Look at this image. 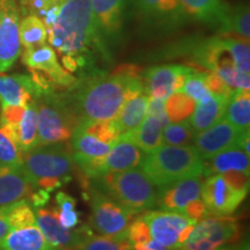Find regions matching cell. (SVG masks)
<instances>
[{
    "instance_id": "obj_3",
    "label": "cell",
    "mask_w": 250,
    "mask_h": 250,
    "mask_svg": "<svg viewBox=\"0 0 250 250\" xmlns=\"http://www.w3.org/2000/svg\"><path fill=\"white\" fill-rule=\"evenodd\" d=\"M21 171L34 188L51 192L71 181L73 152L66 143L42 146L23 153Z\"/></svg>"
},
{
    "instance_id": "obj_51",
    "label": "cell",
    "mask_w": 250,
    "mask_h": 250,
    "mask_svg": "<svg viewBox=\"0 0 250 250\" xmlns=\"http://www.w3.org/2000/svg\"><path fill=\"white\" fill-rule=\"evenodd\" d=\"M30 199H31V203H33L34 206L40 208V206L45 205L46 203L49 202L50 192L45 191V190H43V189H39L36 192H33Z\"/></svg>"
},
{
    "instance_id": "obj_35",
    "label": "cell",
    "mask_w": 250,
    "mask_h": 250,
    "mask_svg": "<svg viewBox=\"0 0 250 250\" xmlns=\"http://www.w3.org/2000/svg\"><path fill=\"white\" fill-rule=\"evenodd\" d=\"M86 132L93 134L94 137L103 143L112 144L121 136L120 130L115 120L109 121H81L77 125Z\"/></svg>"
},
{
    "instance_id": "obj_11",
    "label": "cell",
    "mask_w": 250,
    "mask_h": 250,
    "mask_svg": "<svg viewBox=\"0 0 250 250\" xmlns=\"http://www.w3.org/2000/svg\"><path fill=\"white\" fill-rule=\"evenodd\" d=\"M250 136L249 131H240L223 117L202 132L196 133L193 144L203 160H208L218 153L240 146Z\"/></svg>"
},
{
    "instance_id": "obj_13",
    "label": "cell",
    "mask_w": 250,
    "mask_h": 250,
    "mask_svg": "<svg viewBox=\"0 0 250 250\" xmlns=\"http://www.w3.org/2000/svg\"><path fill=\"white\" fill-rule=\"evenodd\" d=\"M192 71L183 65H161L146 72L145 88L152 98L165 100L173 93L181 92L184 80Z\"/></svg>"
},
{
    "instance_id": "obj_28",
    "label": "cell",
    "mask_w": 250,
    "mask_h": 250,
    "mask_svg": "<svg viewBox=\"0 0 250 250\" xmlns=\"http://www.w3.org/2000/svg\"><path fill=\"white\" fill-rule=\"evenodd\" d=\"M165 126L164 122L158 117L146 115L140 126L131 134L143 152L151 153L162 145V130Z\"/></svg>"
},
{
    "instance_id": "obj_25",
    "label": "cell",
    "mask_w": 250,
    "mask_h": 250,
    "mask_svg": "<svg viewBox=\"0 0 250 250\" xmlns=\"http://www.w3.org/2000/svg\"><path fill=\"white\" fill-rule=\"evenodd\" d=\"M148 99V93L145 90L124 102L115 118L121 134L133 133L140 126L147 115Z\"/></svg>"
},
{
    "instance_id": "obj_43",
    "label": "cell",
    "mask_w": 250,
    "mask_h": 250,
    "mask_svg": "<svg viewBox=\"0 0 250 250\" xmlns=\"http://www.w3.org/2000/svg\"><path fill=\"white\" fill-rule=\"evenodd\" d=\"M205 83L212 95L229 98V95L234 90L233 88H230L221 78H219L217 74L213 73V72H212V73H206Z\"/></svg>"
},
{
    "instance_id": "obj_49",
    "label": "cell",
    "mask_w": 250,
    "mask_h": 250,
    "mask_svg": "<svg viewBox=\"0 0 250 250\" xmlns=\"http://www.w3.org/2000/svg\"><path fill=\"white\" fill-rule=\"evenodd\" d=\"M56 202L58 205V211H70V210H76L77 201L73 197L67 195L66 192H58L56 196Z\"/></svg>"
},
{
    "instance_id": "obj_40",
    "label": "cell",
    "mask_w": 250,
    "mask_h": 250,
    "mask_svg": "<svg viewBox=\"0 0 250 250\" xmlns=\"http://www.w3.org/2000/svg\"><path fill=\"white\" fill-rule=\"evenodd\" d=\"M228 46L232 54L235 67L243 73L249 74L250 72V50L249 44L245 41L228 39Z\"/></svg>"
},
{
    "instance_id": "obj_31",
    "label": "cell",
    "mask_w": 250,
    "mask_h": 250,
    "mask_svg": "<svg viewBox=\"0 0 250 250\" xmlns=\"http://www.w3.org/2000/svg\"><path fill=\"white\" fill-rule=\"evenodd\" d=\"M19 35L21 45H23L24 49H33L45 44L48 39L44 23L34 14L28 15L21 21L19 24Z\"/></svg>"
},
{
    "instance_id": "obj_34",
    "label": "cell",
    "mask_w": 250,
    "mask_h": 250,
    "mask_svg": "<svg viewBox=\"0 0 250 250\" xmlns=\"http://www.w3.org/2000/svg\"><path fill=\"white\" fill-rule=\"evenodd\" d=\"M196 132L189 120L167 124L162 130V145L187 146L193 143Z\"/></svg>"
},
{
    "instance_id": "obj_53",
    "label": "cell",
    "mask_w": 250,
    "mask_h": 250,
    "mask_svg": "<svg viewBox=\"0 0 250 250\" xmlns=\"http://www.w3.org/2000/svg\"><path fill=\"white\" fill-rule=\"evenodd\" d=\"M215 250H236V249L227 248V247H220V248H218V249H215Z\"/></svg>"
},
{
    "instance_id": "obj_32",
    "label": "cell",
    "mask_w": 250,
    "mask_h": 250,
    "mask_svg": "<svg viewBox=\"0 0 250 250\" xmlns=\"http://www.w3.org/2000/svg\"><path fill=\"white\" fill-rule=\"evenodd\" d=\"M195 100L182 92L173 93L165 100V109L171 123L186 121L195 110Z\"/></svg>"
},
{
    "instance_id": "obj_22",
    "label": "cell",
    "mask_w": 250,
    "mask_h": 250,
    "mask_svg": "<svg viewBox=\"0 0 250 250\" xmlns=\"http://www.w3.org/2000/svg\"><path fill=\"white\" fill-rule=\"evenodd\" d=\"M125 0H90V8L99 35L115 36L122 27Z\"/></svg>"
},
{
    "instance_id": "obj_48",
    "label": "cell",
    "mask_w": 250,
    "mask_h": 250,
    "mask_svg": "<svg viewBox=\"0 0 250 250\" xmlns=\"http://www.w3.org/2000/svg\"><path fill=\"white\" fill-rule=\"evenodd\" d=\"M57 211V218L59 224L62 227L66 228V229H73L79 225V213L76 210H70V211Z\"/></svg>"
},
{
    "instance_id": "obj_4",
    "label": "cell",
    "mask_w": 250,
    "mask_h": 250,
    "mask_svg": "<svg viewBox=\"0 0 250 250\" xmlns=\"http://www.w3.org/2000/svg\"><path fill=\"white\" fill-rule=\"evenodd\" d=\"M93 182L94 189L136 214L156 205L158 190L143 169L132 168L123 171H107L93 179Z\"/></svg>"
},
{
    "instance_id": "obj_26",
    "label": "cell",
    "mask_w": 250,
    "mask_h": 250,
    "mask_svg": "<svg viewBox=\"0 0 250 250\" xmlns=\"http://www.w3.org/2000/svg\"><path fill=\"white\" fill-rule=\"evenodd\" d=\"M227 99L225 96L212 95L208 101L197 103L191 116L188 118L196 133L208 129L224 117Z\"/></svg>"
},
{
    "instance_id": "obj_7",
    "label": "cell",
    "mask_w": 250,
    "mask_h": 250,
    "mask_svg": "<svg viewBox=\"0 0 250 250\" xmlns=\"http://www.w3.org/2000/svg\"><path fill=\"white\" fill-rule=\"evenodd\" d=\"M241 235V225L232 215H208L198 221L187 241L176 250H215Z\"/></svg>"
},
{
    "instance_id": "obj_37",
    "label": "cell",
    "mask_w": 250,
    "mask_h": 250,
    "mask_svg": "<svg viewBox=\"0 0 250 250\" xmlns=\"http://www.w3.org/2000/svg\"><path fill=\"white\" fill-rule=\"evenodd\" d=\"M23 153L18 143L0 127V167H20Z\"/></svg>"
},
{
    "instance_id": "obj_29",
    "label": "cell",
    "mask_w": 250,
    "mask_h": 250,
    "mask_svg": "<svg viewBox=\"0 0 250 250\" xmlns=\"http://www.w3.org/2000/svg\"><path fill=\"white\" fill-rule=\"evenodd\" d=\"M71 139L73 153L85 156H92V158L107 156L111 147V144L101 142L93 134L86 132L79 126L74 129Z\"/></svg>"
},
{
    "instance_id": "obj_10",
    "label": "cell",
    "mask_w": 250,
    "mask_h": 250,
    "mask_svg": "<svg viewBox=\"0 0 250 250\" xmlns=\"http://www.w3.org/2000/svg\"><path fill=\"white\" fill-rule=\"evenodd\" d=\"M248 191L230 186L220 174L203 181L201 197L211 215H230L246 199Z\"/></svg>"
},
{
    "instance_id": "obj_41",
    "label": "cell",
    "mask_w": 250,
    "mask_h": 250,
    "mask_svg": "<svg viewBox=\"0 0 250 250\" xmlns=\"http://www.w3.org/2000/svg\"><path fill=\"white\" fill-rule=\"evenodd\" d=\"M219 78H221L230 88L233 89H250L249 74L239 71L235 66H227L219 68L214 72Z\"/></svg>"
},
{
    "instance_id": "obj_54",
    "label": "cell",
    "mask_w": 250,
    "mask_h": 250,
    "mask_svg": "<svg viewBox=\"0 0 250 250\" xmlns=\"http://www.w3.org/2000/svg\"><path fill=\"white\" fill-rule=\"evenodd\" d=\"M171 250H176V249H171Z\"/></svg>"
},
{
    "instance_id": "obj_39",
    "label": "cell",
    "mask_w": 250,
    "mask_h": 250,
    "mask_svg": "<svg viewBox=\"0 0 250 250\" xmlns=\"http://www.w3.org/2000/svg\"><path fill=\"white\" fill-rule=\"evenodd\" d=\"M235 33L243 40L249 41L250 36V12L247 5L237 6L228 12L227 33Z\"/></svg>"
},
{
    "instance_id": "obj_16",
    "label": "cell",
    "mask_w": 250,
    "mask_h": 250,
    "mask_svg": "<svg viewBox=\"0 0 250 250\" xmlns=\"http://www.w3.org/2000/svg\"><path fill=\"white\" fill-rule=\"evenodd\" d=\"M20 54L18 13L8 6L0 5V72L9 70Z\"/></svg>"
},
{
    "instance_id": "obj_33",
    "label": "cell",
    "mask_w": 250,
    "mask_h": 250,
    "mask_svg": "<svg viewBox=\"0 0 250 250\" xmlns=\"http://www.w3.org/2000/svg\"><path fill=\"white\" fill-rule=\"evenodd\" d=\"M70 250H133V248L126 236L90 235Z\"/></svg>"
},
{
    "instance_id": "obj_30",
    "label": "cell",
    "mask_w": 250,
    "mask_h": 250,
    "mask_svg": "<svg viewBox=\"0 0 250 250\" xmlns=\"http://www.w3.org/2000/svg\"><path fill=\"white\" fill-rule=\"evenodd\" d=\"M19 145L23 152L39 147L37 140V110L35 101L24 109L22 118L17 125Z\"/></svg>"
},
{
    "instance_id": "obj_24",
    "label": "cell",
    "mask_w": 250,
    "mask_h": 250,
    "mask_svg": "<svg viewBox=\"0 0 250 250\" xmlns=\"http://www.w3.org/2000/svg\"><path fill=\"white\" fill-rule=\"evenodd\" d=\"M0 250H56L45 240L37 225L11 229Z\"/></svg>"
},
{
    "instance_id": "obj_45",
    "label": "cell",
    "mask_w": 250,
    "mask_h": 250,
    "mask_svg": "<svg viewBox=\"0 0 250 250\" xmlns=\"http://www.w3.org/2000/svg\"><path fill=\"white\" fill-rule=\"evenodd\" d=\"M0 109H1L0 123L18 125L19 122L22 118L26 107H21V105H2V107H0Z\"/></svg>"
},
{
    "instance_id": "obj_18",
    "label": "cell",
    "mask_w": 250,
    "mask_h": 250,
    "mask_svg": "<svg viewBox=\"0 0 250 250\" xmlns=\"http://www.w3.org/2000/svg\"><path fill=\"white\" fill-rule=\"evenodd\" d=\"M144 158V152L133 140L132 134H121L111 144L110 151L105 156V169L107 171L132 169L142 165Z\"/></svg>"
},
{
    "instance_id": "obj_52",
    "label": "cell",
    "mask_w": 250,
    "mask_h": 250,
    "mask_svg": "<svg viewBox=\"0 0 250 250\" xmlns=\"http://www.w3.org/2000/svg\"><path fill=\"white\" fill-rule=\"evenodd\" d=\"M236 250H250V249H249V242L247 241V242H245V243H242V245L240 246L239 248H237Z\"/></svg>"
},
{
    "instance_id": "obj_8",
    "label": "cell",
    "mask_w": 250,
    "mask_h": 250,
    "mask_svg": "<svg viewBox=\"0 0 250 250\" xmlns=\"http://www.w3.org/2000/svg\"><path fill=\"white\" fill-rule=\"evenodd\" d=\"M89 189L92 197L90 226L101 235L126 236L136 213L94 188Z\"/></svg>"
},
{
    "instance_id": "obj_21",
    "label": "cell",
    "mask_w": 250,
    "mask_h": 250,
    "mask_svg": "<svg viewBox=\"0 0 250 250\" xmlns=\"http://www.w3.org/2000/svg\"><path fill=\"white\" fill-rule=\"evenodd\" d=\"M34 192L24 174L19 167H0V206H7L24 198H30Z\"/></svg>"
},
{
    "instance_id": "obj_19",
    "label": "cell",
    "mask_w": 250,
    "mask_h": 250,
    "mask_svg": "<svg viewBox=\"0 0 250 250\" xmlns=\"http://www.w3.org/2000/svg\"><path fill=\"white\" fill-rule=\"evenodd\" d=\"M37 90L29 76L14 74L7 76L0 72V107L21 105L27 107L36 96Z\"/></svg>"
},
{
    "instance_id": "obj_23",
    "label": "cell",
    "mask_w": 250,
    "mask_h": 250,
    "mask_svg": "<svg viewBox=\"0 0 250 250\" xmlns=\"http://www.w3.org/2000/svg\"><path fill=\"white\" fill-rule=\"evenodd\" d=\"M204 161L203 176L208 177L214 174H223L226 171L236 170L249 174L250 158L240 146L228 148Z\"/></svg>"
},
{
    "instance_id": "obj_44",
    "label": "cell",
    "mask_w": 250,
    "mask_h": 250,
    "mask_svg": "<svg viewBox=\"0 0 250 250\" xmlns=\"http://www.w3.org/2000/svg\"><path fill=\"white\" fill-rule=\"evenodd\" d=\"M180 213L186 215L187 218L191 219L195 223H198V221L203 220L204 218L208 217V210H206V206L204 204V202H203L202 197L201 198L190 202Z\"/></svg>"
},
{
    "instance_id": "obj_46",
    "label": "cell",
    "mask_w": 250,
    "mask_h": 250,
    "mask_svg": "<svg viewBox=\"0 0 250 250\" xmlns=\"http://www.w3.org/2000/svg\"><path fill=\"white\" fill-rule=\"evenodd\" d=\"M230 186L240 190H249V174L242 173V171L230 170L226 173L220 174Z\"/></svg>"
},
{
    "instance_id": "obj_20",
    "label": "cell",
    "mask_w": 250,
    "mask_h": 250,
    "mask_svg": "<svg viewBox=\"0 0 250 250\" xmlns=\"http://www.w3.org/2000/svg\"><path fill=\"white\" fill-rule=\"evenodd\" d=\"M188 15L227 33L229 9L221 0H179Z\"/></svg>"
},
{
    "instance_id": "obj_2",
    "label": "cell",
    "mask_w": 250,
    "mask_h": 250,
    "mask_svg": "<svg viewBox=\"0 0 250 250\" xmlns=\"http://www.w3.org/2000/svg\"><path fill=\"white\" fill-rule=\"evenodd\" d=\"M48 40L57 51L77 59L78 66L85 64L83 52L98 40L99 31L94 22L90 0H65L57 20L46 30Z\"/></svg>"
},
{
    "instance_id": "obj_38",
    "label": "cell",
    "mask_w": 250,
    "mask_h": 250,
    "mask_svg": "<svg viewBox=\"0 0 250 250\" xmlns=\"http://www.w3.org/2000/svg\"><path fill=\"white\" fill-rule=\"evenodd\" d=\"M8 220L12 229L36 225V215L26 199L8 205Z\"/></svg>"
},
{
    "instance_id": "obj_17",
    "label": "cell",
    "mask_w": 250,
    "mask_h": 250,
    "mask_svg": "<svg viewBox=\"0 0 250 250\" xmlns=\"http://www.w3.org/2000/svg\"><path fill=\"white\" fill-rule=\"evenodd\" d=\"M134 5L142 18L154 26L174 28L188 17L179 0H134Z\"/></svg>"
},
{
    "instance_id": "obj_27",
    "label": "cell",
    "mask_w": 250,
    "mask_h": 250,
    "mask_svg": "<svg viewBox=\"0 0 250 250\" xmlns=\"http://www.w3.org/2000/svg\"><path fill=\"white\" fill-rule=\"evenodd\" d=\"M224 117L240 131L250 127V93L245 89H234L227 99Z\"/></svg>"
},
{
    "instance_id": "obj_47",
    "label": "cell",
    "mask_w": 250,
    "mask_h": 250,
    "mask_svg": "<svg viewBox=\"0 0 250 250\" xmlns=\"http://www.w3.org/2000/svg\"><path fill=\"white\" fill-rule=\"evenodd\" d=\"M147 115H152V116L158 117L159 120L164 122L165 125L169 124V120H168L167 114H166L164 100H159L149 96L147 104Z\"/></svg>"
},
{
    "instance_id": "obj_1",
    "label": "cell",
    "mask_w": 250,
    "mask_h": 250,
    "mask_svg": "<svg viewBox=\"0 0 250 250\" xmlns=\"http://www.w3.org/2000/svg\"><path fill=\"white\" fill-rule=\"evenodd\" d=\"M139 67L122 65L109 76L95 77L68 100L81 121H109L117 117L132 90L145 86Z\"/></svg>"
},
{
    "instance_id": "obj_36",
    "label": "cell",
    "mask_w": 250,
    "mask_h": 250,
    "mask_svg": "<svg viewBox=\"0 0 250 250\" xmlns=\"http://www.w3.org/2000/svg\"><path fill=\"white\" fill-rule=\"evenodd\" d=\"M205 77V72H199L192 68V71L188 74L186 80H184L181 92L187 94L188 96L195 100L197 103L208 101L212 98V94L206 87Z\"/></svg>"
},
{
    "instance_id": "obj_14",
    "label": "cell",
    "mask_w": 250,
    "mask_h": 250,
    "mask_svg": "<svg viewBox=\"0 0 250 250\" xmlns=\"http://www.w3.org/2000/svg\"><path fill=\"white\" fill-rule=\"evenodd\" d=\"M203 181V175H198L159 187L156 206L166 211L181 212L190 202L201 198Z\"/></svg>"
},
{
    "instance_id": "obj_15",
    "label": "cell",
    "mask_w": 250,
    "mask_h": 250,
    "mask_svg": "<svg viewBox=\"0 0 250 250\" xmlns=\"http://www.w3.org/2000/svg\"><path fill=\"white\" fill-rule=\"evenodd\" d=\"M22 62L29 70H35L45 74L52 83L57 85L71 87L77 81L74 77H72L65 68L61 66L55 50L46 44L26 49L22 55Z\"/></svg>"
},
{
    "instance_id": "obj_5",
    "label": "cell",
    "mask_w": 250,
    "mask_h": 250,
    "mask_svg": "<svg viewBox=\"0 0 250 250\" xmlns=\"http://www.w3.org/2000/svg\"><path fill=\"white\" fill-rule=\"evenodd\" d=\"M142 169L156 187L203 175L204 161L195 146L161 145L144 158Z\"/></svg>"
},
{
    "instance_id": "obj_9",
    "label": "cell",
    "mask_w": 250,
    "mask_h": 250,
    "mask_svg": "<svg viewBox=\"0 0 250 250\" xmlns=\"http://www.w3.org/2000/svg\"><path fill=\"white\" fill-rule=\"evenodd\" d=\"M143 217L152 239L169 249H179L197 224L177 211H149Z\"/></svg>"
},
{
    "instance_id": "obj_50",
    "label": "cell",
    "mask_w": 250,
    "mask_h": 250,
    "mask_svg": "<svg viewBox=\"0 0 250 250\" xmlns=\"http://www.w3.org/2000/svg\"><path fill=\"white\" fill-rule=\"evenodd\" d=\"M12 227L8 220V205L0 206V243L4 241Z\"/></svg>"
},
{
    "instance_id": "obj_12",
    "label": "cell",
    "mask_w": 250,
    "mask_h": 250,
    "mask_svg": "<svg viewBox=\"0 0 250 250\" xmlns=\"http://www.w3.org/2000/svg\"><path fill=\"white\" fill-rule=\"evenodd\" d=\"M36 225L44 235L45 240L56 250H70L81 241L93 235L90 226H83L73 229H66L59 224L57 211L50 208L36 210Z\"/></svg>"
},
{
    "instance_id": "obj_42",
    "label": "cell",
    "mask_w": 250,
    "mask_h": 250,
    "mask_svg": "<svg viewBox=\"0 0 250 250\" xmlns=\"http://www.w3.org/2000/svg\"><path fill=\"white\" fill-rule=\"evenodd\" d=\"M126 236L127 240L131 242V245H132V248L133 247L142 246L144 243H147L148 241H151L152 236L151 233H149V228L143 215L136 218L132 221L129 229H127Z\"/></svg>"
},
{
    "instance_id": "obj_6",
    "label": "cell",
    "mask_w": 250,
    "mask_h": 250,
    "mask_svg": "<svg viewBox=\"0 0 250 250\" xmlns=\"http://www.w3.org/2000/svg\"><path fill=\"white\" fill-rule=\"evenodd\" d=\"M37 110L39 146L66 143L80 123L68 100L51 93L41 94L34 99Z\"/></svg>"
}]
</instances>
